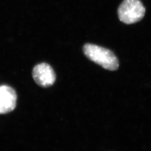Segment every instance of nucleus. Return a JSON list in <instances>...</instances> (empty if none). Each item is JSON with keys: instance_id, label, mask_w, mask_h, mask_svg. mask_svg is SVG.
<instances>
[{"instance_id": "2", "label": "nucleus", "mask_w": 151, "mask_h": 151, "mask_svg": "<svg viewBox=\"0 0 151 151\" xmlns=\"http://www.w3.org/2000/svg\"><path fill=\"white\" fill-rule=\"evenodd\" d=\"M117 13L123 23L132 24L144 17L145 9L140 0H124L118 7Z\"/></svg>"}, {"instance_id": "1", "label": "nucleus", "mask_w": 151, "mask_h": 151, "mask_svg": "<svg viewBox=\"0 0 151 151\" xmlns=\"http://www.w3.org/2000/svg\"><path fill=\"white\" fill-rule=\"evenodd\" d=\"M83 52L90 60L104 69L114 71L118 68V59L110 50L96 45L86 44L83 47Z\"/></svg>"}, {"instance_id": "4", "label": "nucleus", "mask_w": 151, "mask_h": 151, "mask_svg": "<svg viewBox=\"0 0 151 151\" xmlns=\"http://www.w3.org/2000/svg\"><path fill=\"white\" fill-rule=\"evenodd\" d=\"M17 94L9 86H0V114H6L14 110L16 106Z\"/></svg>"}, {"instance_id": "3", "label": "nucleus", "mask_w": 151, "mask_h": 151, "mask_svg": "<svg viewBox=\"0 0 151 151\" xmlns=\"http://www.w3.org/2000/svg\"><path fill=\"white\" fill-rule=\"evenodd\" d=\"M33 80L41 87H49L54 84L56 75L50 65L41 63L34 66L32 70Z\"/></svg>"}]
</instances>
